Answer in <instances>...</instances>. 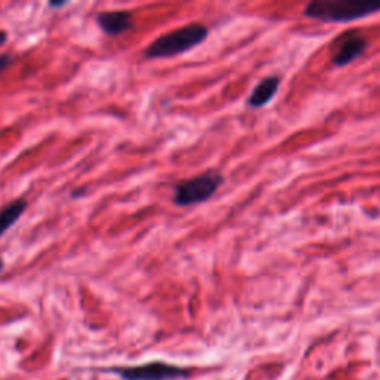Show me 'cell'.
I'll list each match as a JSON object with an SVG mask.
<instances>
[{"label":"cell","instance_id":"cell-1","mask_svg":"<svg viewBox=\"0 0 380 380\" xmlns=\"http://www.w3.org/2000/svg\"><path fill=\"white\" fill-rule=\"evenodd\" d=\"M207 37L208 29L205 25L199 22H192L189 25H185V27H180L155 39V41L144 49L143 55L148 60L176 57L201 45L202 42H205Z\"/></svg>","mask_w":380,"mask_h":380},{"label":"cell","instance_id":"cell-2","mask_svg":"<svg viewBox=\"0 0 380 380\" xmlns=\"http://www.w3.org/2000/svg\"><path fill=\"white\" fill-rule=\"evenodd\" d=\"M380 11V2L370 0H321L306 6L305 14L322 21H350Z\"/></svg>","mask_w":380,"mask_h":380},{"label":"cell","instance_id":"cell-3","mask_svg":"<svg viewBox=\"0 0 380 380\" xmlns=\"http://www.w3.org/2000/svg\"><path fill=\"white\" fill-rule=\"evenodd\" d=\"M223 176L217 171H207L190 180L180 181L174 188L173 202L177 207H190L211 199L223 185Z\"/></svg>","mask_w":380,"mask_h":380},{"label":"cell","instance_id":"cell-4","mask_svg":"<svg viewBox=\"0 0 380 380\" xmlns=\"http://www.w3.org/2000/svg\"><path fill=\"white\" fill-rule=\"evenodd\" d=\"M126 380H169L186 376V370L180 367L169 365L165 362H152L140 367H129V369L117 370Z\"/></svg>","mask_w":380,"mask_h":380},{"label":"cell","instance_id":"cell-5","mask_svg":"<svg viewBox=\"0 0 380 380\" xmlns=\"http://www.w3.org/2000/svg\"><path fill=\"white\" fill-rule=\"evenodd\" d=\"M98 27L107 36H119L136 27L134 15L129 11L101 12L96 18Z\"/></svg>","mask_w":380,"mask_h":380},{"label":"cell","instance_id":"cell-6","mask_svg":"<svg viewBox=\"0 0 380 380\" xmlns=\"http://www.w3.org/2000/svg\"><path fill=\"white\" fill-rule=\"evenodd\" d=\"M365 45H367L365 39L360 34H355V33L343 34V37L340 39L336 45L333 63L336 65L349 64L352 60H355L357 57L362 54Z\"/></svg>","mask_w":380,"mask_h":380},{"label":"cell","instance_id":"cell-7","mask_svg":"<svg viewBox=\"0 0 380 380\" xmlns=\"http://www.w3.org/2000/svg\"><path fill=\"white\" fill-rule=\"evenodd\" d=\"M278 88H280V77L278 76L266 77V79L261 81L254 88L250 98H248V106H251L254 109L263 107L265 104H268L273 98V96L277 94Z\"/></svg>","mask_w":380,"mask_h":380},{"label":"cell","instance_id":"cell-8","mask_svg":"<svg viewBox=\"0 0 380 380\" xmlns=\"http://www.w3.org/2000/svg\"><path fill=\"white\" fill-rule=\"evenodd\" d=\"M27 208H29L27 201L17 199L0 209V237L15 225Z\"/></svg>","mask_w":380,"mask_h":380},{"label":"cell","instance_id":"cell-9","mask_svg":"<svg viewBox=\"0 0 380 380\" xmlns=\"http://www.w3.org/2000/svg\"><path fill=\"white\" fill-rule=\"evenodd\" d=\"M14 63H15V57H12L11 54H0V73L8 70Z\"/></svg>","mask_w":380,"mask_h":380},{"label":"cell","instance_id":"cell-10","mask_svg":"<svg viewBox=\"0 0 380 380\" xmlns=\"http://www.w3.org/2000/svg\"><path fill=\"white\" fill-rule=\"evenodd\" d=\"M6 41H8V33H6V32H2V30H0V46L5 45V44H6Z\"/></svg>","mask_w":380,"mask_h":380},{"label":"cell","instance_id":"cell-11","mask_svg":"<svg viewBox=\"0 0 380 380\" xmlns=\"http://www.w3.org/2000/svg\"><path fill=\"white\" fill-rule=\"evenodd\" d=\"M63 6H65V2H60V4L49 2V8H63Z\"/></svg>","mask_w":380,"mask_h":380},{"label":"cell","instance_id":"cell-12","mask_svg":"<svg viewBox=\"0 0 380 380\" xmlns=\"http://www.w3.org/2000/svg\"><path fill=\"white\" fill-rule=\"evenodd\" d=\"M4 268H5V263H4V260H2V258H0V272H2V270H4Z\"/></svg>","mask_w":380,"mask_h":380}]
</instances>
